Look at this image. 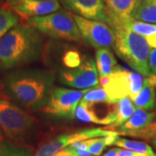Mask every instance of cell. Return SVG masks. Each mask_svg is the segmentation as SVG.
Instances as JSON below:
<instances>
[{
  "mask_svg": "<svg viewBox=\"0 0 156 156\" xmlns=\"http://www.w3.org/2000/svg\"><path fill=\"white\" fill-rule=\"evenodd\" d=\"M67 10L90 20L108 23L103 0H60Z\"/></svg>",
  "mask_w": 156,
  "mask_h": 156,
  "instance_id": "12",
  "label": "cell"
},
{
  "mask_svg": "<svg viewBox=\"0 0 156 156\" xmlns=\"http://www.w3.org/2000/svg\"><path fill=\"white\" fill-rule=\"evenodd\" d=\"M118 134L152 140L154 139L156 137V122H151L148 126H147L146 128H142V129H140V130H136V131H126V132H118Z\"/></svg>",
  "mask_w": 156,
  "mask_h": 156,
  "instance_id": "25",
  "label": "cell"
},
{
  "mask_svg": "<svg viewBox=\"0 0 156 156\" xmlns=\"http://www.w3.org/2000/svg\"><path fill=\"white\" fill-rule=\"evenodd\" d=\"M118 156H150V155L146 154L135 153V152L127 150V149H121V148H119Z\"/></svg>",
  "mask_w": 156,
  "mask_h": 156,
  "instance_id": "31",
  "label": "cell"
},
{
  "mask_svg": "<svg viewBox=\"0 0 156 156\" xmlns=\"http://www.w3.org/2000/svg\"><path fill=\"white\" fill-rule=\"evenodd\" d=\"M75 117L78 119L81 122L88 123H92V119L91 116L89 115V112L86 108V106L84 105L82 101L79 102L78 106L76 108V112H75Z\"/></svg>",
  "mask_w": 156,
  "mask_h": 156,
  "instance_id": "28",
  "label": "cell"
},
{
  "mask_svg": "<svg viewBox=\"0 0 156 156\" xmlns=\"http://www.w3.org/2000/svg\"><path fill=\"white\" fill-rule=\"evenodd\" d=\"M62 61L65 68L75 69L79 67L83 63V62L84 61V57L78 50H69L64 52Z\"/></svg>",
  "mask_w": 156,
  "mask_h": 156,
  "instance_id": "26",
  "label": "cell"
},
{
  "mask_svg": "<svg viewBox=\"0 0 156 156\" xmlns=\"http://www.w3.org/2000/svg\"><path fill=\"white\" fill-rule=\"evenodd\" d=\"M0 156H34L28 147L11 140L0 141Z\"/></svg>",
  "mask_w": 156,
  "mask_h": 156,
  "instance_id": "24",
  "label": "cell"
},
{
  "mask_svg": "<svg viewBox=\"0 0 156 156\" xmlns=\"http://www.w3.org/2000/svg\"><path fill=\"white\" fill-rule=\"evenodd\" d=\"M121 25H125L135 33L142 36L150 45V47L156 48V24L130 20Z\"/></svg>",
  "mask_w": 156,
  "mask_h": 156,
  "instance_id": "18",
  "label": "cell"
},
{
  "mask_svg": "<svg viewBox=\"0 0 156 156\" xmlns=\"http://www.w3.org/2000/svg\"><path fill=\"white\" fill-rule=\"evenodd\" d=\"M95 60L97 72L100 77L108 76L120 69L117 65L115 57L108 48H101L96 50Z\"/></svg>",
  "mask_w": 156,
  "mask_h": 156,
  "instance_id": "15",
  "label": "cell"
},
{
  "mask_svg": "<svg viewBox=\"0 0 156 156\" xmlns=\"http://www.w3.org/2000/svg\"><path fill=\"white\" fill-rule=\"evenodd\" d=\"M155 114L145 111L144 109L135 108L133 115L128 119L126 122L121 127L117 132H126V131H136L148 126L154 120Z\"/></svg>",
  "mask_w": 156,
  "mask_h": 156,
  "instance_id": "16",
  "label": "cell"
},
{
  "mask_svg": "<svg viewBox=\"0 0 156 156\" xmlns=\"http://www.w3.org/2000/svg\"><path fill=\"white\" fill-rule=\"evenodd\" d=\"M115 145L118 146L119 147H123L129 151H133L135 153L140 154H146L150 156H156L155 153L153 148L147 143L143 141L138 140H131L124 139V138H118L115 142Z\"/></svg>",
  "mask_w": 156,
  "mask_h": 156,
  "instance_id": "23",
  "label": "cell"
},
{
  "mask_svg": "<svg viewBox=\"0 0 156 156\" xmlns=\"http://www.w3.org/2000/svg\"><path fill=\"white\" fill-rule=\"evenodd\" d=\"M105 3L108 24L121 25L132 20V13L138 5L140 0H103Z\"/></svg>",
  "mask_w": 156,
  "mask_h": 156,
  "instance_id": "13",
  "label": "cell"
},
{
  "mask_svg": "<svg viewBox=\"0 0 156 156\" xmlns=\"http://www.w3.org/2000/svg\"><path fill=\"white\" fill-rule=\"evenodd\" d=\"M34 127L35 121L27 112L7 99H0V128L11 141L25 138Z\"/></svg>",
  "mask_w": 156,
  "mask_h": 156,
  "instance_id": "5",
  "label": "cell"
},
{
  "mask_svg": "<svg viewBox=\"0 0 156 156\" xmlns=\"http://www.w3.org/2000/svg\"><path fill=\"white\" fill-rule=\"evenodd\" d=\"M81 101L86 106L89 115L92 119V123L110 125L116 121L119 103L112 100L101 101L95 102Z\"/></svg>",
  "mask_w": 156,
  "mask_h": 156,
  "instance_id": "14",
  "label": "cell"
},
{
  "mask_svg": "<svg viewBox=\"0 0 156 156\" xmlns=\"http://www.w3.org/2000/svg\"><path fill=\"white\" fill-rule=\"evenodd\" d=\"M147 78V82L149 83L150 85H152L153 87H156V76L152 75V76Z\"/></svg>",
  "mask_w": 156,
  "mask_h": 156,
  "instance_id": "34",
  "label": "cell"
},
{
  "mask_svg": "<svg viewBox=\"0 0 156 156\" xmlns=\"http://www.w3.org/2000/svg\"><path fill=\"white\" fill-rule=\"evenodd\" d=\"M82 37L94 48H110L115 44V33L106 23L90 20L78 15H73Z\"/></svg>",
  "mask_w": 156,
  "mask_h": 156,
  "instance_id": "7",
  "label": "cell"
},
{
  "mask_svg": "<svg viewBox=\"0 0 156 156\" xmlns=\"http://www.w3.org/2000/svg\"><path fill=\"white\" fill-rule=\"evenodd\" d=\"M131 71L119 69L108 76L99 79V83L105 90L108 98L118 101L130 95L131 89Z\"/></svg>",
  "mask_w": 156,
  "mask_h": 156,
  "instance_id": "11",
  "label": "cell"
},
{
  "mask_svg": "<svg viewBox=\"0 0 156 156\" xmlns=\"http://www.w3.org/2000/svg\"><path fill=\"white\" fill-rule=\"evenodd\" d=\"M5 0H0V5L2 6H4V7H6L5 5Z\"/></svg>",
  "mask_w": 156,
  "mask_h": 156,
  "instance_id": "36",
  "label": "cell"
},
{
  "mask_svg": "<svg viewBox=\"0 0 156 156\" xmlns=\"http://www.w3.org/2000/svg\"><path fill=\"white\" fill-rule=\"evenodd\" d=\"M133 103L135 108L144 110H152L155 104V91L154 87L149 84L146 77L145 83L139 94L133 99Z\"/></svg>",
  "mask_w": 156,
  "mask_h": 156,
  "instance_id": "19",
  "label": "cell"
},
{
  "mask_svg": "<svg viewBox=\"0 0 156 156\" xmlns=\"http://www.w3.org/2000/svg\"><path fill=\"white\" fill-rule=\"evenodd\" d=\"M1 131H2V130H1V128H0V141H1V136H2V133H1Z\"/></svg>",
  "mask_w": 156,
  "mask_h": 156,
  "instance_id": "37",
  "label": "cell"
},
{
  "mask_svg": "<svg viewBox=\"0 0 156 156\" xmlns=\"http://www.w3.org/2000/svg\"><path fill=\"white\" fill-rule=\"evenodd\" d=\"M42 38L27 24H17L0 40V70H12L38 59Z\"/></svg>",
  "mask_w": 156,
  "mask_h": 156,
  "instance_id": "2",
  "label": "cell"
},
{
  "mask_svg": "<svg viewBox=\"0 0 156 156\" xmlns=\"http://www.w3.org/2000/svg\"><path fill=\"white\" fill-rule=\"evenodd\" d=\"M96 64L92 58H88L75 69H67L59 73L61 83L75 89H88L99 86Z\"/></svg>",
  "mask_w": 156,
  "mask_h": 156,
  "instance_id": "9",
  "label": "cell"
},
{
  "mask_svg": "<svg viewBox=\"0 0 156 156\" xmlns=\"http://www.w3.org/2000/svg\"><path fill=\"white\" fill-rule=\"evenodd\" d=\"M131 17L132 20L156 24V0H140Z\"/></svg>",
  "mask_w": 156,
  "mask_h": 156,
  "instance_id": "17",
  "label": "cell"
},
{
  "mask_svg": "<svg viewBox=\"0 0 156 156\" xmlns=\"http://www.w3.org/2000/svg\"><path fill=\"white\" fill-rule=\"evenodd\" d=\"M18 20V15L12 10L7 7L0 8V40L17 25Z\"/></svg>",
  "mask_w": 156,
  "mask_h": 156,
  "instance_id": "22",
  "label": "cell"
},
{
  "mask_svg": "<svg viewBox=\"0 0 156 156\" xmlns=\"http://www.w3.org/2000/svg\"><path fill=\"white\" fill-rule=\"evenodd\" d=\"M26 24L53 38L75 42H79L82 39L73 14L67 11H56L42 17H31L26 21Z\"/></svg>",
  "mask_w": 156,
  "mask_h": 156,
  "instance_id": "4",
  "label": "cell"
},
{
  "mask_svg": "<svg viewBox=\"0 0 156 156\" xmlns=\"http://www.w3.org/2000/svg\"><path fill=\"white\" fill-rule=\"evenodd\" d=\"M155 117H156V109H155Z\"/></svg>",
  "mask_w": 156,
  "mask_h": 156,
  "instance_id": "39",
  "label": "cell"
},
{
  "mask_svg": "<svg viewBox=\"0 0 156 156\" xmlns=\"http://www.w3.org/2000/svg\"><path fill=\"white\" fill-rule=\"evenodd\" d=\"M55 156H94L91 154H78L77 152H76L75 150H73L70 147H67L63 149H62L61 151H59Z\"/></svg>",
  "mask_w": 156,
  "mask_h": 156,
  "instance_id": "30",
  "label": "cell"
},
{
  "mask_svg": "<svg viewBox=\"0 0 156 156\" xmlns=\"http://www.w3.org/2000/svg\"><path fill=\"white\" fill-rule=\"evenodd\" d=\"M2 7H4V6H2L1 5H0V8H2Z\"/></svg>",
  "mask_w": 156,
  "mask_h": 156,
  "instance_id": "38",
  "label": "cell"
},
{
  "mask_svg": "<svg viewBox=\"0 0 156 156\" xmlns=\"http://www.w3.org/2000/svg\"><path fill=\"white\" fill-rule=\"evenodd\" d=\"M107 100H110V99L108 98L105 90L101 88L100 86H97L92 90H89L82 99V101L84 102H95V101Z\"/></svg>",
  "mask_w": 156,
  "mask_h": 156,
  "instance_id": "27",
  "label": "cell"
},
{
  "mask_svg": "<svg viewBox=\"0 0 156 156\" xmlns=\"http://www.w3.org/2000/svg\"><path fill=\"white\" fill-rule=\"evenodd\" d=\"M118 132L114 131V133L107 136H103L101 138H93L89 139V147L88 153L89 154L94 156H99L102 154L103 150L108 146L113 145L116 141L118 137Z\"/></svg>",
  "mask_w": 156,
  "mask_h": 156,
  "instance_id": "21",
  "label": "cell"
},
{
  "mask_svg": "<svg viewBox=\"0 0 156 156\" xmlns=\"http://www.w3.org/2000/svg\"><path fill=\"white\" fill-rule=\"evenodd\" d=\"M5 5L23 20L49 15L60 10L57 0H5Z\"/></svg>",
  "mask_w": 156,
  "mask_h": 156,
  "instance_id": "10",
  "label": "cell"
},
{
  "mask_svg": "<svg viewBox=\"0 0 156 156\" xmlns=\"http://www.w3.org/2000/svg\"><path fill=\"white\" fill-rule=\"evenodd\" d=\"M148 67L150 70L151 76H156V48L151 49L148 57Z\"/></svg>",
  "mask_w": 156,
  "mask_h": 156,
  "instance_id": "29",
  "label": "cell"
},
{
  "mask_svg": "<svg viewBox=\"0 0 156 156\" xmlns=\"http://www.w3.org/2000/svg\"><path fill=\"white\" fill-rule=\"evenodd\" d=\"M56 80L53 71L37 69H15L2 78L8 97L27 109H39Z\"/></svg>",
  "mask_w": 156,
  "mask_h": 156,
  "instance_id": "1",
  "label": "cell"
},
{
  "mask_svg": "<svg viewBox=\"0 0 156 156\" xmlns=\"http://www.w3.org/2000/svg\"><path fill=\"white\" fill-rule=\"evenodd\" d=\"M152 144L154 145V148L156 149V137L154 138V139L152 140Z\"/></svg>",
  "mask_w": 156,
  "mask_h": 156,
  "instance_id": "35",
  "label": "cell"
},
{
  "mask_svg": "<svg viewBox=\"0 0 156 156\" xmlns=\"http://www.w3.org/2000/svg\"><path fill=\"white\" fill-rule=\"evenodd\" d=\"M118 103H119V108H118L116 121L114 123L110 124L107 128V129L111 130L113 128L121 127L133 115L134 110H135V108L132 102V100L128 97L121 99L118 101Z\"/></svg>",
  "mask_w": 156,
  "mask_h": 156,
  "instance_id": "20",
  "label": "cell"
},
{
  "mask_svg": "<svg viewBox=\"0 0 156 156\" xmlns=\"http://www.w3.org/2000/svg\"><path fill=\"white\" fill-rule=\"evenodd\" d=\"M115 33L114 49L119 57L146 77L151 76L148 67L150 45L142 36L125 25L112 26Z\"/></svg>",
  "mask_w": 156,
  "mask_h": 156,
  "instance_id": "3",
  "label": "cell"
},
{
  "mask_svg": "<svg viewBox=\"0 0 156 156\" xmlns=\"http://www.w3.org/2000/svg\"><path fill=\"white\" fill-rule=\"evenodd\" d=\"M89 90L91 89L74 90L53 86L41 109L50 115L72 119L79 102Z\"/></svg>",
  "mask_w": 156,
  "mask_h": 156,
  "instance_id": "6",
  "label": "cell"
},
{
  "mask_svg": "<svg viewBox=\"0 0 156 156\" xmlns=\"http://www.w3.org/2000/svg\"><path fill=\"white\" fill-rule=\"evenodd\" d=\"M0 99H10L8 97V95L6 94L5 90V87L2 83V81H0Z\"/></svg>",
  "mask_w": 156,
  "mask_h": 156,
  "instance_id": "32",
  "label": "cell"
},
{
  "mask_svg": "<svg viewBox=\"0 0 156 156\" xmlns=\"http://www.w3.org/2000/svg\"><path fill=\"white\" fill-rule=\"evenodd\" d=\"M119 153V148H112L108 150L103 156H118Z\"/></svg>",
  "mask_w": 156,
  "mask_h": 156,
  "instance_id": "33",
  "label": "cell"
},
{
  "mask_svg": "<svg viewBox=\"0 0 156 156\" xmlns=\"http://www.w3.org/2000/svg\"><path fill=\"white\" fill-rule=\"evenodd\" d=\"M114 133L113 130L107 128H87L72 134H63L45 142L37 150L34 156H55L62 149L75 142L85 140L107 136Z\"/></svg>",
  "mask_w": 156,
  "mask_h": 156,
  "instance_id": "8",
  "label": "cell"
}]
</instances>
